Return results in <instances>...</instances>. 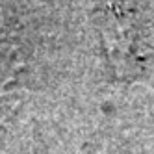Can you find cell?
<instances>
[{
  "label": "cell",
  "mask_w": 154,
  "mask_h": 154,
  "mask_svg": "<svg viewBox=\"0 0 154 154\" xmlns=\"http://www.w3.org/2000/svg\"><path fill=\"white\" fill-rule=\"evenodd\" d=\"M112 23L108 26V47L112 50V58L115 60V67L121 74L134 72L136 61V28H134V15L123 13L121 6H113V13L109 15Z\"/></svg>",
  "instance_id": "cell-1"
}]
</instances>
